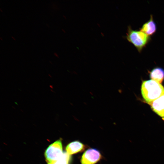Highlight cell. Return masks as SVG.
I'll return each instance as SVG.
<instances>
[{
    "label": "cell",
    "mask_w": 164,
    "mask_h": 164,
    "mask_svg": "<svg viewBox=\"0 0 164 164\" xmlns=\"http://www.w3.org/2000/svg\"><path fill=\"white\" fill-rule=\"evenodd\" d=\"M142 97L150 104L164 94V87L161 84L152 80L142 82L141 87Z\"/></svg>",
    "instance_id": "obj_1"
},
{
    "label": "cell",
    "mask_w": 164,
    "mask_h": 164,
    "mask_svg": "<svg viewBox=\"0 0 164 164\" xmlns=\"http://www.w3.org/2000/svg\"><path fill=\"white\" fill-rule=\"evenodd\" d=\"M150 36L140 30H134L129 26L125 37L140 52L150 41Z\"/></svg>",
    "instance_id": "obj_2"
},
{
    "label": "cell",
    "mask_w": 164,
    "mask_h": 164,
    "mask_svg": "<svg viewBox=\"0 0 164 164\" xmlns=\"http://www.w3.org/2000/svg\"><path fill=\"white\" fill-rule=\"evenodd\" d=\"M63 153L60 139L50 144L45 151L44 155L47 164L53 163L58 160Z\"/></svg>",
    "instance_id": "obj_3"
},
{
    "label": "cell",
    "mask_w": 164,
    "mask_h": 164,
    "mask_svg": "<svg viewBox=\"0 0 164 164\" xmlns=\"http://www.w3.org/2000/svg\"><path fill=\"white\" fill-rule=\"evenodd\" d=\"M101 157L100 152L95 149H89L83 154L81 159V164H94Z\"/></svg>",
    "instance_id": "obj_4"
},
{
    "label": "cell",
    "mask_w": 164,
    "mask_h": 164,
    "mask_svg": "<svg viewBox=\"0 0 164 164\" xmlns=\"http://www.w3.org/2000/svg\"><path fill=\"white\" fill-rule=\"evenodd\" d=\"M149 105L153 111L164 119V94L154 101Z\"/></svg>",
    "instance_id": "obj_5"
},
{
    "label": "cell",
    "mask_w": 164,
    "mask_h": 164,
    "mask_svg": "<svg viewBox=\"0 0 164 164\" xmlns=\"http://www.w3.org/2000/svg\"><path fill=\"white\" fill-rule=\"evenodd\" d=\"M156 30V25L152 15H150L149 19L143 24L140 29L149 36L153 35Z\"/></svg>",
    "instance_id": "obj_6"
},
{
    "label": "cell",
    "mask_w": 164,
    "mask_h": 164,
    "mask_svg": "<svg viewBox=\"0 0 164 164\" xmlns=\"http://www.w3.org/2000/svg\"><path fill=\"white\" fill-rule=\"evenodd\" d=\"M85 145L80 142L76 141L69 143L66 146V152L70 155L73 154L83 151Z\"/></svg>",
    "instance_id": "obj_7"
},
{
    "label": "cell",
    "mask_w": 164,
    "mask_h": 164,
    "mask_svg": "<svg viewBox=\"0 0 164 164\" xmlns=\"http://www.w3.org/2000/svg\"><path fill=\"white\" fill-rule=\"evenodd\" d=\"M149 75L152 80L160 84L164 79V70L161 67H155L151 71Z\"/></svg>",
    "instance_id": "obj_8"
},
{
    "label": "cell",
    "mask_w": 164,
    "mask_h": 164,
    "mask_svg": "<svg viewBox=\"0 0 164 164\" xmlns=\"http://www.w3.org/2000/svg\"><path fill=\"white\" fill-rule=\"evenodd\" d=\"M71 157L66 152H63L61 156L57 161L48 164H70Z\"/></svg>",
    "instance_id": "obj_9"
},
{
    "label": "cell",
    "mask_w": 164,
    "mask_h": 164,
    "mask_svg": "<svg viewBox=\"0 0 164 164\" xmlns=\"http://www.w3.org/2000/svg\"><path fill=\"white\" fill-rule=\"evenodd\" d=\"M53 55L56 57H58V58H59V55H58V54H57V53H56V52H54L53 53Z\"/></svg>",
    "instance_id": "obj_10"
},
{
    "label": "cell",
    "mask_w": 164,
    "mask_h": 164,
    "mask_svg": "<svg viewBox=\"0 0 164 164\" xmlns=\"http://www.w3.org/2000/svg\"><path fill=\"white\" fill-rule=\"evenodd\" d=\"M11 38H12V39H13L14 40H15V38L13 36H11Z\"/></svg>",
    "instance_id": "obj_11"
},
{
    "label": "cell",
    "mask_w": 164,
    "mask_h": 164,
    "mask_svg": "<svg viewBox=\"0 0 164 164\" xmlns=\"http://www.w3.org/2000/svg\"><path fill=\"white\" fill-rule=\"evenodd\" d=\"M50 87L52 89H53V86H52V85H50Z\"/></svg>",
    "instance_id": "obj_12"
},
{
    "label": "cell",
    "mask_w": 164,
    "mask_h": 164,
    "mask_svg": "<svg viewBox=\"0 0 164 164\" xmlns=\"http://www.w3.org/2000/svg\"><path fill=\"white\" fill-rule=\"evenodd\" d=\"M0 39L2 41L3 40V39L1 36L0 37Z\"/></svg>",
    "instance_id": "obj_13"
},
{
    "label": "cell",
    "mask_w": 164,
    "mask_h": 164,
    "mask_svg": "<svg viewBox=\"0 0 164 164\" xmlns=\"http://www.w3.org/2000/svg\"><path fill=\"white\" fill-rule=\"evenodd\" d=\"M0 11L1 12H3V10H2V9L1 8H0Z\"/></svg>",
    "instance_id": "obj_14"
},
{
    "label": "cell",
    "mask_w": 164,
    "mask_h": 164,
    "mask_svg": "<svg viewBox=\"0 0 164 164\" xmlns=\"http://www.w3.org/2000/svg\"><path fill=\"white\" fill-rule=\"evenodd\" d=\"M50 90L51 91H52L53 92H54V93H55V92L54 91H53L52 90L50 89Z\"/></svg>",
    "instance_id": "obj_15"
},
{
    "label": "cell",
    "mask_w": 164,
    "mask_h": 164,
    "mask_svg": "<svg viewBox=\"0 0 164 164\" xmlns=\"http://www.w3.org/2000/svg\"><path fill=\"white\" fill-rule=\"evenodd\" d=\"M46 26H47L48 27H49V24H46Z\"/></svg>",
    "instance_id": "obj_16"
},
{
    "label": "cell",
    "mask_w": 164,
    "mask_h": 164,
    "mask_svg": "<svg viewBox=\"0 0 164 164\" xmlns=\"http://www.w3.org/2000/svg\"><path fill=\"white\" fill-rule=\"evenodd\" d=\"M49 62L50 63H51V64H52V63L50 61Z\"/></svg>",
    "instance_id": "obj_17"
},
{
    "label": "cell",
    "mask_w": 164,
    "mask_h": 164,
    "mask_svg": "<svg viewBox=\"0 0 164 164\" xmlns=\"http://www.w3.org/2000/svg\"><path fill=\"white\" fill-rule=\"evenodd\" d=\"M48 75H49V76L50 77H52V76H51V75H50V74H49Z\"/></svg>",
    "instance_id": "obj_18"
},
{
    "label": "cell",
    "mask_w": 164,
    "mask_h": 164,
    "mask_svg": "<svg viewBox=\"0 0 164 164\" xmlns=\"http://www.w3.org/2000/svg\"><path fill=\"white\" fill-rule=\"evenodd\" d=\"M12 107L13 108L15 109V107H14V106H12Z\"/></svg>",
    "instance_id": "obj_19"
},
{
    "label": "cell",
    "mask_w": 164,
    "mask_h": 164,
    "mask_svg": "<svg viewBox=\"0 0 164 164\" xmlns=\"http://www.w3.org/2000/svg\"><path fill=\"white\" fill-rule=\"evenodd\" d=\"M20 110H21V111H22V112H23V111H22V110H21V109H20Z\"/></svg>",
    "instance_id": "obj_20"
}]
</instances>
